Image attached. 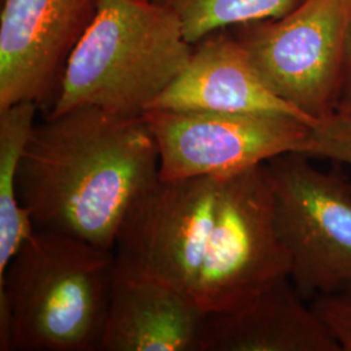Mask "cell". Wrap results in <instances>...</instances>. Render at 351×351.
<instances>
[{
	"mask_svg": "<svg viewBox=\"0 0 351 351\" xmlns=\"http://www.w3.org/2000/svg\"><path fill=\"white\" fill-rule=\"evenodd\" d=\"M159 178V151L139 117L80 107L34 126L17 193L36 229L113 251L126 215Z\"/></svg>",
	"mask_w": 351,
	"mask_h": 351,
	"instance_id": "cell-1",
	"label": "cell"
},
{
	"mask_svg": "<svg viewBox=\"0 0 351 351\" xmlns=\"http://www.w3.org/2000/svg\"><path fill=\"white\" fill-rule=\"evenodd\" d=\"M114 254L36 229L0 275V351H99Z\"/></svg>",
	"mask_w": 351,
	"mask_h": 351,
	"instance_id": "cell-2",
	"label": "cell"
},
{
	"mask_svg": "<svg viewBox=\"0 0 351 351\" xmlns=\"http://www.w3.org/2000/svg\"><path fill=\"white\" fill-rule=\"evenodd\" d=\"M193 52L176 14L152 0H97L71 52L49 117L80 107L139 117Z\"/></svg>",
	"mask_w": 351,
	"mask_h": 351,
	"instance_id": "cell-3",
	"label": "cell"
},
{
	"mask_svg": "<svg viewBox=\"0 0 351 351\" xmlns=\"http://www.w3.org/2000/svg\"><path fill=\"white\" fill-rule=\"evenodd\" d=\"M290 152L265 163L274 221L303 298L351 287V184Z\"/></svg>",
	"mask_w": 351,
	"mask_h": 351,
	"instance_id": "cell-4",
	"label": "cell"
},
{
	"mask_svg": "<svg viewBox=\"0 0 351 351\" xmlns=\"http://www.w3.org/2000/svg\"><path fill=\"white\" fill-rule=\"evenodd\" d=\"M350 21L351 0H303L237 38L264 84L315 124L337 112Z\"/></svg>",
	"mask_w": 351,
	"mask_h": 351,
	"instance_id": "cell-5",
	"label": "cell"
},
{
	"mask_svg": "<svg viewBox=\"0 0 351 351\" xmlns=\"http://www.w3.org/2000/svg\"><path fill=\"white\" fill-rule=\"evenodd\" d=\"M289 277L265 163L223 176L194 300L207 313L228 311Z\"/></svg>",
	"mask_w": 351,
	"mask_h": 351,
	"instance_id": "cell-6",
	"label": "cell"
},
{
	"mask_svg": "<svg viewBox=\"0 0 351 351\" xmlns=\"http://www.w3.org/2000/svg\"><path fill=\"white\" fill-rule=\"evenodd\" d=\"M164 181L226 176L301 152L311 124L288 114L149 110Z\"/></svg>",
	"mask_w": 351,
	"mask_h": 351,
	"instance_id": "cell-7",
	"label": "cell"
},
{
	"mask_svg": "<svg viewBox=\"0 0 351 351\" xmlns=\"http://www.w3.org/2000/svg\"><path fill=\"white\" fill-rule=\"evenodd\" d=\"M223 176L160 177L126 215L116 256L141 274L194 298Z\"/></svg>",
	"mask_w": 351,
	"mask_h": 351,
	"instance_id": "cell-8",
	"label": "cell"
},
{
	"mask_svg": "<svg viewBox=\"0 0 351 351\" xmlns=\"http://www.w3.org/2000/svg\"><path fill=\"white\" fill-rule=\"evenodd\" d=\"M97 0H3L0 110L39 103L86 30Z\"/></svg>",
	"mask_w": 351,
	"mask_h": 351,
	"instance_id": "cell-9",
	"label": "cell"
},
{
	"mask_svg": "<svg viewBox=\"0 0 351 351\" xmlns=\"http://www.w3.org/2000/svg\"><path fill=\"white\" fill-rule=\"evenodd\" d=\"M207 314L186 293L141 274L114 255L99 351H193Z\"/></svg>",
	"mask_w": 351,
	"mask_h": 351,
	"instance_id": "cell-10",
	"label": "cell"
},
{
	"mask_svg": "<svg viewBox=\"0 0 351 351\" xmlns=\"http://www.w3.org/2000/svg\"><path fill=\"white\" fill-rule=\"evenodd\" d=\"M149 110L276 113L313 123L264 84L239 38L213 33ZM147 110V111H149Z\"/></svg>",
	"mask_w": 351,
	"mask_h": 351,
	"instance_id": "cell-11",
	"label": "cell"
},
{
	"mask_svg": "<svg viewBox=\"0 0 351 351\" xmlns=\"http://www.w3.org/2000/svg\"><path fill=\"white\" fill-rule=\"evenodd\" d=\"M290 278L237 308L206 315L193 351H341Z\"/></svg>",
	"mask_w": 351,
	"mask_h": 351,
	"instance_id": "cell-12",
	"label": "cell"
},
{
	"mask_svg": "<svg viewBox=\"0 0 351 351\" xmlns=\"http://www.w3.org/2000/svg\"><path fill=\"white\" fill-rule=\"evenodd\" d=\"M38 104L21 101L0 110V275L36 232L17 193V173L34 130Z\"/></svg>",
	"mask_w": 351,
	"mask_h": 351,
	"instance_id": "cell-13",
	"label": "cell"
},
{
	"mask_svg": "<svg viewBox=\"0 0 351 351\" xmlns=\"http://www.w3.org/2000/svg\"><path fill=\"white\" fill-rule=\"evenodd\" d=\"M176 14L190 45L232 25L280 19L303 0H152Z\"/></svg>",
	"mask_w": 351,
	"mask_h": 351,
	"instance_id": "cell-14",
	"label": "cell"
},
{
	"mask_svg": "<svg viewBox=\"0 0 351 351\" xmlns=\"http://www.w3.org/2000/svg\"><path fill=\"white\" fill-rule=\"evenodd\" d=\"M300 154L351 167L350 113H333L310 126L308 136Z\"/></svg>",
	"mask_w": 351,
	"mask_h": 351,
	"instance_id": "cell-15",
	"label": "cell"
},
{
	"mask_svg": "<svg viewBox=\"0 0 351 351\" xmlns=\"http://www.w3.org/2000/svg\"><path fill=\"white\" fill-rule=\"evenodd\" d=\"M313 307L339 343L341 351H351V293L316 297Z\"/></svg>",
	"mask_w": 351,
	"mask_h": 351,
	"instance_id": "cell-16",
	"label": "cell"
},
{
	"mask_svg": "<svg viewBox=\"0 0 351 351\" xmlns=\"http://www.w3.org/2000/svg\"><path fill=\"white\" fill-rule=\"evenodd\" d=\"M339 113H350L351 114V21L348 34V45H346V60H345V71H343V81L339 95Z\"/></svg>",
	"mask_w": 351,
	"mask_h": 351,
	"instance_id": "cell-17",
	"label": "cell"
},
{
	"mask_svg": "<svg viewBox=\"0 0 351 351\" xmlns=\"http://www.w3.org/2000/svg\"><path fill=\"white\" fill-rule=\"evenodd\" d=\"M145 1H147V0H145Z\"/></svg>",
	"mask_w": 351,
	"mask_h": 351,
	"instance_id": "cell-18",
	"label": "cell"
}]
</instances>
